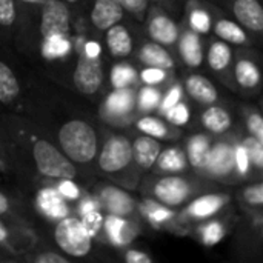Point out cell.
I'll return each mask as SVG.
<instances>
[{
    "label": "cell",
    "mask_w": 263,
    "mask_h": 263,
    "mask_svg": "<svg viewBox=\"0 0 263 263\" xmlns=\"http://www.w3.org/2000/svg\"><path fill=\"white\" fill-rule=\"evenodd\" d=\"M185 18L182 23L194 29L196 32L206 35L211 32L213 20L216 14L219 12V8H216L213 3L205 0H185Z\"/></svg>",
    "instance_id": "f1b7e54d"
},
{
    "label": "cell",
    "mask_w": 263,
    "mask_h": 263,
    "mask_svg": "<svg viewBox=\"0 0 263 263\" xmlns=\"http://www.w3.org/2000/svg\"><path fill=\"white\" fill-rule=\"evenodd\" d=\"M105 48L111 59L123 60L129 59L136 49V39L133 35L131 26L125 22H119L108 28L105 32Z\"/></svg>",
    "instance_id": "484cf974"
},
{
    "label": "cell",
    "mask_w": 263,
    "mask_h": 263,
    "mask_svg": "<svg viewBox=\"0 0 263 263\" xmlns=\"http://www.w3.org/2000/svg\"><path fill=\"white\" fill-rule=\"evenodd\" d=\"M20 112L34 120L77 166L83 180L96 177V159L103 140L105 125L91 116L82 105L57 97L45 96L43 89L31 88V94L22 97Z\"/></svg>",
    "instance_id": "6da1fadb"
},
{
    "label": "cell",
    "mask_w": 263,
    "mask_h": 263,
    "mask_svg": "<svg viewBox=\"0 0 263 263\" xmlns=\"http://www.w3.org/2000/svg\"><path fill=\"white\" fill-rule=\"evenodd\" d=\"M190 165L186 160V154L183 149V145L173 143L170 146H163L153 170L149 173L154 174H179V173H188Z\"/></svg>",
    "instance_id": "d6a6232c"
},
{
    "label": "cell",
    "mask_w": 263,
    "mask_h": 263,
    "mask_svg": "<svg viewBox=\"0 0 263 263\" xmlns=\"http://www.w3.org/2000/svg\"><path fill=\"white\" fill-rule=\"evenodd\" d=\"M143 22H145L146 39L174 51L182 23H179L170 11H166L159 5L151 3Z\"/></svg>",
    "instance_id": "5bb4252c"
},
{
    "label": "cell",
    "mask_w": 263,
    "mask_h": 263,
    "mask_svg": "<svg viewBox=\"0 0 263 263\" xmlns=\"http://www.w3.org/2000/svg\"><path fill=\"white\" fill-rule=\"evenodd\" d=\"M230 17L260 40L263 34V6L260 0H220Z\"/></svg>",
    "instance_id": "ffe728a7"
},
{
    "label": "cell",
    "mask_w": 263,
    "mask_h": 263,
    "mask_svg": "<svg viewBox=\"0 0 263 263\" xmlns=\"http://www.w3.org/2000/svg\"><path fill=\"white\" fill-rule=\"evenodd\" d=\"M72 29V9L65 0H46L39 5L22 2V17L14 45L25 55L37 57L42 43Z\"/></svg>",
    "instance_id": "3957f363"
},
{
    "label": "cell",
    "mask_w": 263,
    "mask_h": 263,
    "mask_svg": "<svg viewBox=\"0 0 263 263\" xmlns=\"http://www.w3.org/2000/svg\"><path fill=\"white\" fill-rule=\"evenodd\" d=\"M131 148H133V157H134L136 166L145 176L153 170L163 148V143L162 140H157L151 136H146L137 131V134L131 137Z\"/></svg>",
    "instance_id": "4dcf8cb0"
},
{
    "label": "cell",
    "mask_w": 263,
    "mask_h": 263,
    "mask_svg": "<svg viewBox=\"0 0 263 263\" xmlns=\"http://www.w3.org/2000/svg\"><path fill=\"white\" fill-rule=\"evenodd\" d=\"M237 131H230L222 136H214L213 145L202 171V176L222 185V186H237L243 183L236 163V148L239 142Z\"/></svg>",
    "instance_id": "ba28073f"
},
{
    "label": "cell",
    "mask_w": 263,
    "mask_h": 263,
    "mask_svg": "<svg viewBox=\"0 0 263 263\" xmlns=\"http://www.w3.org/2000/svg\"><path fill=\"white\" fill-rule=\"evenodd\" d=\"M20 2H23V3H32V5H39V3H43V2H46V0H20Z\"/></svg>",
    "instance_id": "f907efd6"
},
{
    "label": "cell",
    "mask_w": 263,
    "mask_h": 263,
    "mask_svg": "<svg viewBox=\"0 0 263 263\" xmlns=\"http://www.w3.org/2000/svg\"><path fill=\"white\" fill-rule=\"evenodd\" d=\"M139 213H140L142 222L148 223L151 228L163 230V231L166 230V231H173L179 234L185 233V228L179 217V210L168 208L151 199L143 197L142 200H139Z\"/></svg>",
    "instance_id": "d6986e66"
},
{
    "label": "cell",
    "mask_w": 263,
    "mask_h": 263,
    "mask_svg": "<svg viewBox=\"0 0 263 263\" xmlns=\"http://www.w3.org/2000/svg\"><path fill=\"white\" fill-rule=\"evenodd\" d=\"M91 194L94 196L97 206L103 214L142 220L139 213V200L131 194L129 190L103 179V182H99L92 186Z\"/></svg>",
    "instance_id": "8fae6325"
},
{
    "label": "cell",
    "mask_w": 263,
    "mask_h": 263,
    "mask_svg": "<svg viewBox=\"0 0 263 263\" xmlns=\"http://www.w3.org/2000/svg\"><path fill=\"white\" fill-rule=\"evenodd\" d=\"M223 186L194 171H188L179 174L148 173L142 177L137 191H140V194L146 199L168 208L179 210L199 194Z\"/></svg>",
    "instance_id": "277c9868"
},
{
    "label": "cell",
    "mask_w": 263,
    "mask_h": 263,
    "mask_svg": "<svg viewBox=\"0 0 263 263\" xmlns=\"http://www.w3.org/2000/svg\"><path fill=\"white\" fill-rule=\"evenodd\" d=\"M108 85L111 88H136L140 85L139 82V66L137 63H131L126 59L117 60L112 63L108 72Z\"/></svg>",
    "instance_id": "e575fe53"
},
{
    "label": "cell",
    "mask_w": 263,
    "mask_h": 263,
    "mask_svg": "<svg viewBox=\"0 0 263 263\" xmlns=\"http://www.w3.org/2000/svg\"><path fill=\"white\" fill-rule=\"evenodd\" d=\"M96 174L129 191H137L143 174L136 166L129 134L105 128L96 159Z\"/></svg>",
    "instance_id": "5b68a950"
},
{
    "label": "cell",
    "mask_w": 263,
    "mask_h": 263,
    "mask_svg": "<svg viewBox=\"0 0 263 263\" xmlns=\"http://www.w3.org/2000/svg\"><path fill=\"white\" fill-rule=\"evenodd\" d=\"M242 116H243L245 134L254 137L256 140L263 143V119L259 108L245 105L242 106Z\"/></svg>",
    "instance_id": "b9f144b4"
},
{
    "label": "cell",
    "mask_w": 263,
    "mask_h": 263,
    "mask_svg": "<svg viewBox=\"0 0 263 263\" xmlns=\"http://www.w3.org/2000/svg\"><path fill=\"white\" fill-rule=\"evenodd\" d=\"M120 253V259L126 263H154L156 259L154 256H151L148 251L140 250V248H134V247H123L116 250Z\"/></svg>",
    "instance_id": "7dc6e473"
},
{
    "label": "cell",
    "mask_w": 263,
    "mask_h": 263,
    "mask_svg": "<svg viewBox=\"0 0 263 263\" xmlns=\"http://www.w3.org/2000/svg\"><path fill=\"white\" fill-rule=\"evenodd\" d=\"M133 57L139 66L160 68V69H166V71H177V68H179V60H177L174 51H171L166 46H162L149 39H145L139 45H136Z\"/></svg>",
    "instance_id": "7402d4cb"
},
{
    "label": "cell",
    "mask_w": 263,
    "mask_h": 263,
    "mask_svg": "<svg viewBox=\"0 0 263 263\" xmlns=\"http://www.w3.org/2000/svg\"><path fill=\"white\" fill-rule=\"evenodd\" d=\"M39 227H49V243L72 260L89 259L96 253V242L89 236L80 216L74 213Z\"/></svg>",
    "instance_id": "52a82bcc"
},
{
    "label": "cell",
    "mask_w": 263,
    "mask_h": 263,
    "mask_svg": "<svg viewBox=\"0 0 263 263\" xmlns=\"http://www.w3.org/2000/svg\"><path fill=\"white\" fill-rule=\"evenodd\" d=\"M160 116H162L165 120H168L171 125L179 126V128L186 126V125L191 122V117H193V114H191V106H190V103L185 100V97H183L180 102H177L176 105H173L171 108L165 109Z\"/></svg>",
    "instance_id": "7bdbcfd3"
},
{
    "label": "cell",
    "mask_w": 263,
    "mask_h": 263,
    "mask_svg": "<svg viewBox=\"0 0 263 263\" xmlns=\"http://www.w3.org/2000/svg\"><path fill=\"white\" fill-rule=\"evenodd\" d=\"M236 222L237 219L234 217L233 210H228V213L225 211L219 216L196 223L194 227H191L190 231L193 233L194 239L203 247H214L230 234Z\"/></svg>",
    "instance_id": "44dd1931"
},
{
    "label": "cell",
    "mask_w": 263,
    "mask_h": 263,
    "mask_svg": "<svg viewBox=\"0 0 263 263\" xmlns=\"http://www.w3.org/2000/svg\"><path fill=\"white\" fill-rule=\"evenodd\" d=\"M239 140H240V145L243 146V149L247 153V157H248V162H250V166H251V171H253L254 177L262 179L263 143L256 140L254 137L245 134V133L239 134Z\"/></svg>",
    "instance_id": "ab89813d"
},
{
    "label": "cell",
    "mask_w": 263,
    "mask_h": 263,
    "mask_svg": "<svg viewBox=\"0 0 263 263\" xmlns=\"http://www.w3.org/2000/svg\"><path fill=\"white\" fill-rule=\"evenodd\" d=\"M22 17L20 0H0V42L14 43Z\"/></svg>",
    "instance_id": "836d02e7"
},
{
    "label": "cell",
    "mask_w": 263,
    "mask_h": 263,
    "mask_svg": "<svg viewBox=\"0 0 263 263\" xmlns=\"http://www.w3.org/2000/svg\"><path fill=\"white\" fill-rule=\"evenodd\" d=\"M182 86H183L185 96L191 102L199 105L200 108L213 105V103H219V100H220V92H219L216 83L202 72L193 71V72L186 74L183 77Z\"/></svg>",
    "instance_id": "d4e9b609"
},
{
    "label": "cell",
    "mask_w": 263,
    "mask_h": 263,
    "mask_svg": "<svg viewBox=\"0 0 263 263\" xmlns=\"http://www.w3.org/2000/svg\"><path fill=\"white\" fill-rule=\"evenodd\" d=\"M0 128L6 140L11 177L22 188L54 185L60 180H83L77 166L55 142L25 114L0 112Z\"/></svg>",
    "instance_id": "7a4b0ae2"
},
{
    "label": "cell",
    "mask_w": 263,
    "mask_h": 263,
    "mask_svg": "<svg viewBox=\"0 0 263 263\" xmlns=\"http://www.w3.org/2000/svg\"><path fill=\"white\" fill-rule=\"evenodd\" d=\"M0 173L5 176L11 177V163H9V156H8V148H6V140L3 136V131L0 128Z\"/></svg>",
    "instance_id": "c3c4849f"
},
{
    "label": "cell",
    "mask_w": 263,
    "mask_h": 263,
    "mask_svg": "<svg viewBox=\"0 0 263 263\" xmlns=\"http://www.w3.org/2000/svg\"><path fill=\"white\" fill-rule=\"evenodd\" d=\"M149 2L154 3V5H159V6L165 8L166 11H170L173 14V12H176L179 9L180 5H183L185 0H149Z\"/></svg>",
    "instance_id": "681fc988"
},
{
    "label": "cell",
    "mask_w": 263,
    "mask_h": 263,
    "mask_svg": "<svg viewBox=\"0 0 263 263\" xmlns=\"http://www.w3.org/2000/svg\"><path fill=\"white\" fill-rule=\"evenodd\" d=\"M165 89L166 88L142 85L140 83L137 86V91H136V111H137V116L156 112L160 102H162Z\"/></svg>",
    "instance_id": "74e56055"
},
{
    "label": "cell",
    "mask_w": 263,
    "mask_h": 263,
    "mask_svg": "<svg viewBox=\"0 0 263 263\" xmlns=\"http://www.w3.org/2000/svg\"><path fill=\"white\" fill-rule=\"evenodd\" d=\"M205 48L206 42L203 35L182 23L180 34L174 48L179 65L185 66L190 71L200 69L205 65Z\"/></svg>",
    "instance_id": "e0dca14e"
},
{
    "label": "cell",
    "mask_w": 263,
    "mask_h": 263,
    "mask_svg": "<svg viewBox=\"0 0 263 263\" xmlns=\"http://www.w3.org/2000/svg\"><path fill=\"white\" fill-rule=\"evenodd\" d=\"M0 216L22 220L29 227V223H28L29 214H28V206H26L23 196L9 194V193L0 190Z\"/></svg>",
    "instance_id": "f35d334b"
},
{
    "label": "cell",
    "mask_w": 263,
    "mask_h": 263,
    "mask_svg": "<svg viewBox=\"0 0 263 263\" xmlns=\"http://www.w3.org/2000/svg\"><path fill=\"white\" fill-rule=\"evenodd\" d=\"M39 236L22 220L0 216V254L2 260H20L37 242Z\"/></svg>",
    "instance_id": "4fadbf2b"
},
{
    "label": "cell",
    "mask_w": 263,
    "mask_h": 263,
    "mask_svg": "<svg viewBox=\"0 0 263 263\" xmlns=\"http://www.w3.org/2000/svg\"><path fill=\"white\" fill-rule=\"evenodd\" d=\"M123 11L131 15L136 22H143L146 11L151 5L149 0H117Z\"/></svg>",
    "instance_id": "bcb514c9"
},
{
    "label": "cell",
    "mask_w": 263,
    "mask_h": 263,
    "mask_svg": "<svg viewBox=\"0 0 263 263\" xmlns=\"http://www.w3.org/2000/svg\"><path fill=\"white\" fill-rule=\"evenodd\" d=\"M233 62L234 49L227 42L213 37L205 48V65L208 71L230 91H234L233 83Z\"/></svg>",
    "instance_id": "2e32d148"
},
{
    "label": "cell",
    "mask_w": 263,
    "mask_h": 263,
    "mask_svg": "<svg viewBox=\"0 0 263 263\" xmlns=\"http://www.w3.org/2000/svg\"><path fill=\"white\" fill-rule=\"evenodd\" d=\"M66 3H69V5H74V3H77V2H80V0H65Z\"/></svg>",
    "instance_id": "816d5d0a"
},
{
    "label": "cell",
    "mask_w": 263,
    "mask_h": 263,
    "mask_svg": "<svg viewBox=\"0 0 263 263\" xmlns=\"http://www.w3.org/2000/svg\"><path fill=\"white\" fill-rule=\"evenodd\" d=\"M142 220L103 214V242L116 250L131 245L142 233Z\"/></svg>",
    "instance_id": "ac0fdd59"
},
{
    "label": "cell",
    "mask_w": 263,
    "mask_h": 263,
    "mask_svg": "<svg viewBox=\"0 0 263 263\" xmlns=\"http://www.w3.org/2000/svg\"><path fill=\"white\" fill-rule=\"evenodd\" d=\"M233 194L223 191V188L205 191L190 200L185 206L179 208V217L185 228V233L191 230L196 223L219 216L228 210H231Z\"/></svg>",
    "instance_id": "30bf717a"
},
{
    "label": "cell",
    "mask_w": 263,
    "mask_h": 263,
    "mask_svg": "<svg viewBox=\"0 0 263 263\" xmlns=\"http://www.w3.org/2000/svg\"><path fill=\"white\" fill-rule=\"evenodd\" d=\"M133 128L142 134L151 136L162 142H176L182 136V128L171 125L168 120H165L162 116L156 112L139 116L134 120Z\"/></svg>",
    "instance_id": "f546056e"
},
{
    "label": "cell",
    "mask_w": 263,
    "mask_h": 263,
    "mask_svg": "<svg viewBox=\"0 0 263 263\" xmlns=\"http://www.w3.org/2000/svg\"><path fill=\"white\" fill-rule=\"evenodd\" d=\"M136 88H111L99 100V120L114 129H123L134 123L139 117L136 111Z\"/></svg>",
    "instance_id": "9c48e42d"
},
{
    "label": "cell",
    "mask_w": 263,
    "mask_h": 263,
    "mask_svg": "<svg viewBox=\"0 0 263 263\" xmlns=\"http://www.w3.org/2000/svg\"><path fill=\"white\" fill-rule=\"evenodd\" d=\"M20 260L29 263H71L74 262L66 254L60 253L59 250H54L52 245L48 242H42L39 237L37 242L20 257Z\"/></svg>",
    "instance_id": "d590c367"
},
{
    "label": "cell",
    "mask_w": 263,
    "mask_h": 263,
    "mask_svg": "<svg viewBox=\"0 0 263 263\" xmlns=\"http://www.w3.org/2000/svg\"><path fill=\"white\" fill-rule=\"evenodd\" d=\"M54 186L72 205H76V202L86 193L85 188L80 185V182H76V180H60V182L54 183Z\"/></svg>",
    "instance_id": "f6af8a7d"
},
{
    "label": "cell",
    "mask_w": 263,
    "mask_h": 263,
    "mask_svg": "<svg viewBox=\"0 0 263 263\" xmlns=\"http://www.w3.org/2000/svg\"><path fill=\"white\" fill-rule=\"evenodd\" d=\"M174 80H177L176 71H166V69L149 68V66H139V82L142 85L168 88Z\"/></svg>",
    "instance_id": "60d3db41"
},
{
    "label": "cell",
    "mask_w": 263,
    "mask_h": 263,
    "mask_svg": "<svg viewBox=\"0 0 263 263\" xmlns=\"http://www.w3.org/2000/svg\"><path fill=\"white\" fill-rule=\"evenodd\" d=\"M197 123L202 131L211 136H222L234 129L233 112L220 103L203 106V109L197 116Z\"/></svg>",
    "instance_id": "4316f807"
},
{
    "label": "cell",
    "mask_w": 263,
    "mask_h": 263,
    "mask_svg": "<svg viewBox=\"0 0 263 263\" xmlns=\"http://www.w3.org/2000/svg\"><path fill=\"white\" fill-rule=\"evenodd\" d=\"M125 15L126 12L117 0H92L86 12V20L89 25V31L102 35L112 25L123 22Z\"/></svg>",
    "instance_id": "cb8c5ba5"
},
{
    "label": "cell",
    "mask_w": 263,
    "mask_h": 263,
    "mask_svg": "<svg viewBox=\"0 0 263 263\" xmlns=\"http://www.w3.org/2000/svg\"><path fill=\"white\" fill-rule=\"evenodd\" d=\"M74 35L77 45V55L71 66L69 82L65 86H68L77 96L83 97L88 102H99L106 92L108 85V76L105 71L103 59L102 55L88 54L82 46L79 34L74 32Z\"/></svg>",
    "instance_id": "8992f818"
},
{
    "label": "cell",
    "mask_w": 263,
    "mask_h": 263,
    "mask_svg": "<svg viewBox=\"0 0 263 263\" xmlns=\"http://www.w3.org/2000/svg\"><path fill=\"white\" fill-rule=\"evenodd\" d=\"M214 136L205 133V131H197L190 134L185 142H183V149L186 154V160L190 165V170L200 174L205 168L211 145H213Z\"/></svg>",
    "instance_id": "1f68e13d"
},
{
    "label": "cell",
    "mask_w": 263,
    "mask_h": 263,
    "mask_svg": "<svg viewBox=\"0 0 263 263\" xmlns=\"http://www.w3.org/2000/svg\"><path fill=\"white\" fill-rule=\"evenodd\" d=\"M262 60L254 48H237L233 62L234 91L247 97H254L262 88Z\"/></svg>",
    "instance_id": "7c38bea8"
},
{
    "label": "cell",
    "mask_w": 263,
    "mask_h": 263,
    "mask_svg": "<svg viewBox=\"0 0 263 263\" xmlns=\"http://www.w3.org/2000/svg\"><path fill=\"white\" fill-rule=\"evenodd\" d=\"M236 200L240 210H262L263 208V183L262 179L250 180L240 183V188L236 190Z\"/></svg>",
    "instance_id": "8d00e7d4"
},
{
    "label": "cell",
    "mask_w": 263,
    "mask_h": 263,
    "mask_svg": "<svg viewBox=\"0 0 263 263\" xmlns=\"http://www.w3.org/2000/svg\"><path fill=\"white\" fill-rule=\"evenodd\" d=\"M23 96V85L11 63L0 55V106L17 111Z\"/></svg>",
    "instance_id": "83f0119b"
},
{
    "label": "cell",
    "mask_w": 263,
    "mask_h": 263,
    "mask_svg": "<svg viewBox=\"0 0 263 263\" xmlns=\"http://www.w3.org/2000/svg\"><path fill=\"white\" fill-rule=\"evenodd\" d=\"M183 97H185V92H183V86H182V83H179L177 80H174V82H173V83L165 89L163 97H162V102H160V105H159V108H157L156 114H159V116H160L165 109L171 108L173 105H176L177 102H180Z\"/></svg>",
    "instance_id": "ee69618b"
},
{
    "label": "cell",
    "mask_w": 263,
    "mask_h": 263,
    "mask_svg": "<svg viewBox=\"0 0 263 263\" xmlns=\"http://www.w3.org/2000/svg\"><path fill=\"white\" fill-rule=\"evenodd\" d=\"M211 32L214 34V37L237 48H254L259 42V39L250 34L242 25H239L233 17L225 14L222 9H219L213 20Z\"/></svg>",
    "instance_id": "603a6c76"
},
{
    "label": "cell",
    "mask_w": 263,
    "mask_h": 263,
    "mask_svg": "<svg viewBox=\"0 0 263 263\" xmlns=\"http://www.w3.org/2000/svg\"><path fill=\"white\" fill-rule=\"evenodd\" d=\"M243 216L236 222V237H234V251L245 253L247 259L253 254H260L262 250V210H242Z\"/></svg>",
    "instance_id": "9a60e30c"
}]
</instances>
